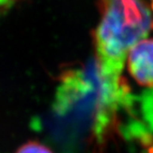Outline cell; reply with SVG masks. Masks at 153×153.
Here are the masks:
<instances>
[{"mask_svg": "<svg viewBox=\"0 0 153 153\" xmlns=\"http://www.w3.org/2000/svg\"><path fill=\"white\" fill-rule=\"evenodd\" d=\"M140 110L148 125L149 131H153V90L144 92L139 97Z\"/></svg>", "mask_w": 153, "mask_h": 153, "instance_id": "3957f363", "label": "cell"}, {"mask_svg": "<svg viewBox=\"0 0 153 153\" xmlns=\"http://www.w3.org/2000/svg\"><path fill=\"white\" fill-rule=\"evenodd\" d=\"M101 19L94 32L97 74L102 89L118 93L127 88L122 72L129 50L153 29L144 0H99Z\"/></svg>", "mask_w": 153, "mask_h": 153, "instance_id": "6da1fadb", "label": "cell"}, {"mask_svg": "<svg viewBox=\"0 0 153 153\" xmlns=\"http://www.w3.org/2000/svg\"><path fill=\"white\" fill-rule=\"evenodd\" d=\"M16 153H54L47 146L37 141H30L21 146Z\"/></svg>", "mask_w": 153, "mask_h": 153, "instance_id": "277c9868", "label": "cell"}, {"mask_svg": "<svg viewBox=\"0 0 153 153\" xmlns=\"http://www.w3.org/2000/svg\"><path fill=\"white\" fill-rule=\"evenodd\" d=\"M127 67L138 84L153 88V39L141 40L129 50Z\"/></svg>", "mask_w": 153, "mask_h": 153, "instance_id": "7a4b0ae2", "label": "cell"}, {"mask_svg": "<svg viewBox=\"0 0 153 153\" xmlns=\"http://www.w3.org/2000/svg\"><path fill=\"white\" fill-rule=\"evenodd\" d=\"M151 1V3H150V7H151V9L153 10V0H150Z\"/></svg>", "mask_w": 153, "mask_h": 153, "instance_id": "8992f818", "label": "cell"}, {"mask_svg": "<svg viewBox=\"0 0 153 153\" xmlns=\"http://www.w3.org/2000/svg\"><path fill=\"white\" fill-rule=\"evenodd\" d=\"M16 0H0V9H7L12 7Z\"/></svg>", "mask_w": 153, "mask_h": 153, "instance_id": "5b68a950", "label": "cell"}]
</instances>
